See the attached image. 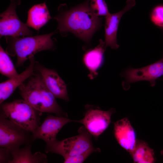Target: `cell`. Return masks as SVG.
I'll return each mask as SVG.
<instances>
[{"mask_svg": "<svg viewBox=\"0 0 163 163\" xmlns=\"http://www.w3.org/2000/svg\"><path fill=\"white\" fill-rule=\"evenodd\" d=\"M89 0L69 10H62L54 17L62 34L72 33L86 43H89L94 33L101 26V20L91 10Z\"/></svg>", "mask_w": 163, "mask_h": 163, "instance_id": "obj_1", "label": "cell"}, {"mask_svg": "<svg viewBox=\"0 0 163 163\" xmlns=\"http://www.w3.org/2000/svg\"><path fill=\"white\" fill-rule=\"evenodd\" d=\"M28 79L27 82H24L18 87L23 99L40 112L67 117V113L59 105L56 97L47 88L39 73H34Z\"/></svg>", "mask_w": 163, "mask_h": 163, "instance_id": "obj_2", "label": "cell"}, {"mask_svg": "<svg viewBox=\"0 0 163 163\" xmlns=\"http://www.w3.org/2000/svg\"><path fill=\"white\" fill-rule=\"evenodd\" d=\"M56 32L33 36H5L7 44L5 52L12 56H17L16 67H20L36 53L54 50V43L51 37Z\"/></svg>", "mask_w": 163, "mask_h": 163, "instance_id": "obj_3", "label": "cell"}, {"mask_svg": "<svg viewBox=\"0 0 163 163\" xmlns=\"http://www.w3.org/2000/svg\"><path fill=\"white\" fill-rule=\"evenodd\" d=\"M0 105L2 114L30 132L32 133L40 125L42 112L35 109L24 99H17Z\"/></svg>", "mask_w": 163, "mask_h": 163, "instance_id": "obj_4", "label": "cell"}, {"mask_svg": "<svg viewBox=\"0 0 163 163\" xmlns=\"http://www.w3.org/2000/svg\"><path fill=\"white\" fill-rule=\"evenodd\" d=\"M79 134L64 140H57L45 147L46 153L51 152L61 155L64 158L82 154L93 148L91 135L84 126L78 130Z\"/></svg>", "mask_w": 163, "mask_h": 163, "instance_id": "obj_5", "label": "cell"}, {"mask_svg": "<svg viewBox=\"0 0 163 163\" xmlns=\"http://www.w3.org/2000/svg\"><path fill=\"white\" fill-rule=\"evenodd\" d=\"M30 132L9 119L1 113L0 116V147L11 150L34 141Z\"/></svg>", "mask_w": 163, "mask_h": 163, "instance_id": "obj_6", "label": "cell"}, {"mask_svg": "<svg viewBox=\"0 0 163 163\" xmlns=\"http://www.w3.org/2000/svg\"><path fill=\"white\" fill-rule=\"evenodd\" d=\"M8 8L0 15V36L12 37L31 36L33 32L20 20L16 12L20 0H10Z\"/></svg>", "mask_w": 163, "mask_h": 163, "instance_id": "obj_7", "label": "cell"}, {"mask_svg": "<svg viewBox=\"0 0 163 163\" xmlns=\"http://www.w3.org/2000/svg\"><path fill=\"white\" fill-rule=\"evenodd\" d=\"M120 75L125 78L122 84L125 89L128 88L129 84L142 81L149 82L151 86L154 87L156 80L163 75V56L158 61L142 68L128 67Z\"/></svg>", "mask_w": 163, "mask_h": 163, "instance_id": "obj_8", "label": "cell"}, {"mask_svg": "<svg viewBox=\"0 0 163 163\" xmlns=\"http://www.w3.org/2000/svg\"><path fill=\"white\" fill-rule=\"evenodd\" d=\"M86 111L83 118L74 122L83 124L91 136L97 138L108 127L111 122V115L115 111L111 108L107 111L101 110L98 107L86 105Z\"/></svg>", "mask_w": 163, "mask_h": 163, "instance_id": "obj_9", "label": "cell"}, {"mask_svg": "<svg viewBox=\"0 0 163 163\" xmlns=\"http://www.w3.org/2000/svg\"><path fill=\"white\" fill-rule=\"evenodd\" d=\"M62 116H54L48 115L43 123L32 133L33 141L41 139L44 141L48 147L57 140L56 136L60 129L67 123L74 121Z\"/></svg>", "mask_w": 163, "mask_h": 163, "instance_id": "obj_10", "label": "cell"}, {"mask_svg": "<svg viewBox=\"0 0 163 163\" xmlns=\"http://www.w3.org/2000/svg\"><path fill=\"white\" fill-rule=\"evenodd\" d=\"M34 69L40 74L46 86L56 98L69 101L66 84L56 71L44 67L37 61Z\"/></svg>", "mask_w": 163, "mask_h": 163, "instance_id": "obj_11", "label": "cell"}, {"mask_svg": "<svg viewBox=\"0 0 163 163\" xmlns=\"http://www.w3.org/2000/svg\"><path fill=\"white\" fill-rule=\"evenodd\" d=\"M136 4L134 0H127L126 5L122 10L116 13H110L105 17L104 41L106 47L108 46L114 49L119 47L117 38L120 20L123 15L134 6Z\"/></svg>", "mask_w": 163, "mask_h": 163, "instance_id": "obj_12", "label": "cell"}, {"mask_svg": "<svg viewBox=\"0 0 163 163\" xmlns=\"http://www.w3.org/2000/svg\"><path fill=\"white\" fill-rule=\"evenodd\" d=\"M114 133L120 145L125 150L132 152L136 142L135 131L128 119L124 118L114 124Z\"/></svg>", "mask_w": 163, "mask_h": 163, "instance_id": "obj_13", "label": "cell"}, {"mask_svg": "<svg viewBox=\"0 0 163 163\" xmlns=\"http://www.w3.org/2000/svg\"><path fill=\"white\" fill-rule=\"evenodd\" d=\"M30 63L28 67L16 77L2 82L0 84V104L8 99L16 88L34 73L36 61L34 56L30 59Z\"/></svg>", "mask_w": 163, "mask_h": 163, "instance_id": "obj_14", "label": "cell"}, {"mask_svg": "<svg viewBox=\"0 0 163 163\" xmlns=\"http://www.w3.org/2000/svg\"><path fill=\"white\" fill-rule=\"evenodd\" d=\"M106 48L105 41L100 39L99 45L87 51L84 56L83 62L90 71L89 77L91 79L94 78L97 75V71L103 63Z\"/></svg>", "mask_w": 163, "mask_h": 163, "instance_id": "obj_15", "label": "cell"}, {"mask_svg": "<svg viewBox=\"0 0 163 163\" xmlns=\"http://www.w3.org/2000/svg\"><path fill=\"white\" fill-rule=\"evenodd\" d=\"M52 18L46 2L35 5L29 10L26 24L39 31Z\"/></svg>", "mask_w": 163, "mask_h": 163, "instance_id": "obj_16", "label": "cell"}, {"mask_svg": "<svg viewBox=\"0 0 163 163\" xmlns=\"http://www.w3.org/2000/svg\"><path fill=\"white\" fill-rule=\"evenodd\" d=\"M32 143L26 145L23 148H17L11 150L12 159L10 163H46L47 156L44 153L37 152L32 154Z\"/></svg>", "mask_w": 163, "mask_h": 163, "instance_id": "obj_17", "label": "cell"}, {"mask_svg": "<svg viewBox=\"0 0 163 163\" xmlns=\"http://www.w3.org/2000/svg\"><path fill=\"white\" fill-rule=\"evenodd\" d=\"M134 162L152 163L155 161L154 152L145 142L137 141L135 148L130 153Z\"/></svg>", "mask_w": 163, "mask_h": 163, "instance_id": "obj_18", "label": "cell"}, {"mask_svg": "<svg viewBox=\"0 0 163 163\" xmlns=\"http://www.w3.org/2000/svg\"><path fill=\"white\" fill-rule=\"evenodd\" d=\"M8 55L0 46V72L8 78L17 76L18 75Z\"/></svg>", "mask_w": 163, "mask_h": 163, "instance_id": "obj_19", "label": "cell"}, {"mask_svg": "<svg viewBox=\"0 0 163 163\" xmlns=\"http://www.w3.org/2000/svg\"><path fill=\"white\" fill-rule=\"evenodd\" d=\"M149 16L152 23L163 30V4L155 6L152 9Z\"/></svg>", "mask_w": 163, "mask_h": 163, "instance_id": "obj_20", "label": "cell"}, {"mask_svg": "<svg viewBox=\"0 0 163 163\" xmlns=\"http://www.w3.org/2000/svg\"><path fill=\"white\" fill-rule=\"evenodd\" d=\"M90 7L97 16L106 17L109 13L107 6L104 0H90Z\"/></svg>", "mask_w": 163, "mask_h": 163, "instance_id": "obj_21", "label": "cell"}, {"mask_svg": "<svg viewBox=\"0 0 163 163\" xmlns=\"http://www.w3.org/2000/svg\"><path fill=\"white\" fill-rule=\"evenodd\" d=\"M100 149L98 148L94 147L86 152L73 156L69 157L64 158V163H82L88 157L94 152H100Z\"/></svg>", "mask_w": 163, "mask_h": 163, "instance_id": "obj_22", "label": "cell"}, {"mask_svg": "<svg viewBox=\"0 0 163 163\" xmlns=\"http://www.w3.org/2000/svg\"><path fill=\"white\" fill-rule=\"evenodd\" d=\"M12 159L11 150L6 148L0 147V163H10Z\"/></svg>", "mask_w": 163, "mask_h": 163, "instance_id": "obj_23", "label": "cell"}, {"mask_svg": "<svg viewBox=\"0 0 163 163\" xmlns=\"http://www.w3.org/2000/svg\"><path fill=\"white\" fill-rule=\"evenodd\" d=\"M161 154L163 155V150H162L161 152Z\"/></svg>", "mask_w": 163, "mask_h": 163, "instance_id": "obj_24", "label": "cell"}, {"mask_svg": "<svg viewBox=\"0 0 163 163\" xmlns=\"http://www.w3.org/2000/svg\"></svg>", "mask_w": 163, "mask_h": 163, "instance_id": "obj_25", "label": "cell"}]
</instances>
